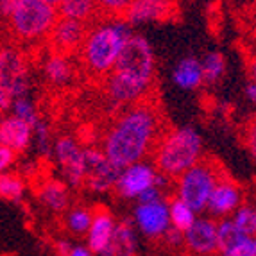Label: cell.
<instances>
[{
	"label": "cell",
	"mask_w": 256,
	"mask_h": 256,
	"mask_svg": "<svg viewBox=\"0 0 256 256\" xmlns=\"http://www.w3.org/2000/svg\"><path fill=\"white\" fill-rule=\"evenodd\" d=\"M168 129L162 104L156 94L140 102L122 108L111 118L100 136V149L111 163L124 168L144 162L152 154L154 147Z\"/></svg>",
	"instance_id": "obj_1"
},
{
	"label": "cell",
	"mask_w": 256,
	"mask_h": 256,
	"mask_svg": "<svg viewBox=\"0 0 256 256\" xmlns=\"http://www.w3.org/2000/svg\"><path fill=\"white\" fill-rule=\"evenodd\" d=\"M131 34L132 27L122 16H98L92 22L86 30L84 42L76 54L82 72L95 81H102L115 68L120 50Z\"/></svg>",
	"instance_id": "obj_2"
},
{
	"label": "cell",
	"mask_w": 256,
	"mask_h": 256,
	"mask_svg": "<svg viewBox=\"0 0 256 256\" xmlns=\"http://www.w3.org/2000/svg\"><path fill=\"white\" fill-rule=\"evenodd\" d=\"M150 158L156 170L170 180H178L202 158V138L192 126L168 128L158 140Z\"/></svg>",
	"instance_id": "obj_3"
},
{
	"label": "cell",
	"mask_w": 256,
	"mask_h": 256,
	"mask_svg": "<svg viewBox=\"0 0 256 256\" xmlns=\"http://www.w3.org/2000/svg\"><path fill=\"white\" fill-rule=\"evenodd\" d=\"M226 174V168L218 163V160L212 156L201 158L176 180V197L186 202L196 214H199L206 210L215 184Z\"/></svg>",
	"instance_id": "obj_4"
},
{
	"label": "cell",
	"mask_w": 256,
	"mask_h": 256,
	"mask_svg": "<svg viewBox=\"0 0 256 256\" xmlns=\"http://www.w3.org/2000/svg\"><path fill=\"white\" fill-rule=\"evenodd\" d=\"M58 18V9L45 0H27L6 20V26L14 42L42 43L47 42Z\"/></svg>",
	"instance_id": "obj_5"
},
{
	"label": "cell",
	"mask_w": 256,
	"mask_h": 256,
	"mask_svg": "<svg viewBox=\"0 0 256 256\" xmlns=\"http://www.w3.org/2000/svg\"><path fill=\"white\" fill-rule=\"evenodd\" d=\"M111 72L120 74L142 86L154 88L156 86V58H154L152 45L149 43V40L146 36L132 32L131 38L124 43L115 63V68Z\"/></svg>",
	"instance_id": "obj_6"
},
{
	"label": "cell",
	"mask_w": 256,
	"mask_h": 256,
	"mask_svg": "<svg viewBox=\"0 0 256 256\" xmlns=\"http://www.w3.org/2000/svg\"><path fill=\"white\" fill-rule=\"evenodd\" d=\"M52 158L60 166L63 181L70 188H84V147L72 134H61L54 140Z\"/></svg>",
	"instance_id": "obj_7"
},
{
	"label": "cell",
	"mask_w": 256,
	"mask_h": 256,
	"mask_svg": "<svg viewBox=\"0 0 256 256\" xmlns=\"http://www.w3.org/2000/svg\"><path fill=\"white\" fill-rule=\"evenodd\" d=\"M0 84L14 98L29 92V64L26 54L14 45H0Z\"/></svg>",
	"instance_id": "obj_8"
},
{
	"label": "cell",
	"mask_w": 256,
	"mask_h": 256,
	"mask_svg": "<svg viewBox=\"0 0 256 256\" xmlns=\"http://www.w3.org/2000/svg\"><path fill=\"white\" fill-rule=\"evenodd\" d=\"M118 166L106 158L100 147H84V188L90 192L104 194L113 190L120 176Z\"/></svg>",
	"instance_id": "obj_9"
},
{
	"label": "cell",
	"mask_w": 256,
	"mask_h": 256,
	"mask_svg": "<svg viewBox=\"0 0 256 256\" xmlns=\"http://www.w3.org/2000/svg\"><path fill=\"white\" fill-rule=\"evenodd\" d=\"M180 16L178 0H132L131 6L122 14L129 26L156 24V22H172Z\"/></svg>",
	"instance_id": "obj_10"
},
{
	"label": "cell",
	"mask_w": 256,
	"mask_h": 256,
	"mask_svg": "<svg viewBox=\"0 0 256 256\" xmlns=\"http://www.w3.org/2000/svg\"><path fill=\"white\" fill-rule=\"evenodd\" d=\"M86 30H88V26L82 22L60 16L47 38L48 48L60 54L76 56L84 42Z\"/></svg>",
	"instance_id": "obj_11"
},
{
	"label": "cell",
	"mask_w": 256,
	"mask_h": 256,
	"mask_svg": "<svg viewBox=\"0 0 256 256\" xmlns=\"http://www.w3.org/2000/svg\"><path fill=\"white\" fill-rule=\"evenodd\" d=\"M156 172H158L156 166L146 162H136L132 165L124 166L120 170L118 181L115 184L116 194L124 199H138L142 192L154 186Z\"/></svg>",
	"instance_id": "obj_12"
},
{
	"label": "cell",
	"mask_w": 256,
	"mask_h": 256,
	"mask_svg": "<svg viewBox=\"0 0 256 256\" xmlns=\"http://www.w3.org/2000/svg\"><path fill=\"white\" fill-rule=\"evenodd\" d=\"M184 235V248L190 254L214 256L218 252L217 244V222L214 218H196Z\"/></svg>",
	"instance_id": "obj_13"
},
{
	"label": "cell",
	"mask_w": 256,
	"mask_h": 256,
	"mask_svg": "<svg viewBox=\"0 0 256 256\" xmlns=\"http://www.w3.org/2000/svg\"><path fill=\"white\" fill-rule=\"evenodd\" d=\"M134 224L138 230L149 238H162V235L170 226V214H168V202L156 201L146 202L134 208Z\"/></svg>",
	"instance_id": "obj_14"
},
{
	"label": "cell",
	"mask_w": 256,
	"mask_h": 256,
	"mask_svg": "<svg viewBox=\"0 0 256 256\" xmlns=\"http://www.w3.org/2000/svg\"><path fill=\"white\" fill-rule=\"evenodd\" d=\"M242 204V188L236 181L226 174L217 181L214 192L210 196L206 210L217 218H226V215L235 214V210Z\"/></svg>",
	"instance_id": "obj_15"
},
{
	"label": "cell",
	"mask_w": 256,
	"mask_h": 256,
	"mask_svg": "<svg viewBox=\"0 0 256 256\" xmlns=\"http://www.w3.org/2000/svg\"><path fill=\"white\" fill-rule=\"evenodd\" d=\"M116 218L110 210L104 206L94 208V218H92L90 230L86 233V246L95 256H100L110 248L113 233H115Z\"/></svg>",
	"instance_id": "obj_16"
},
{
	"label": "cell",
	"mask_w": 256,
	"mask_h": 256,
	"mask_svg": "<svg viewBox=\"0 0 256 256\" xmlns=\"http://www.w3.org/2000/svg\"><path fill=\"white\" fill-rule=\"evenodd\" d=\"M0 144L9 147L14 154H24L32 146V128L6 113L0 118Z\"/></svg>",
	"instance_id": "obj_17"
},
{
	"label": "cell",
	"mask_w": 256,
	"mask_h": 256,
	"mask_svg": "<svg viewBox=\"0 0 256 256\" xmlns=\"http://www.w3.org/2000/svg\"><path fill=\"white\" fill-rule=\"evenodd\" d=\"M38 201L52 214H63L70 208V186L63 180L47 178L38 186Z\"/></svg>",
	"instance_id": "obj_18"
},
{
	"label": "cell",
	"mask_w": 256,
	"mask_h": 256,
	"mask_svg": "<svg viewBox=\"0 0 256 256\" xmlns=\"http://www.w3.org/2000/svg\"><path fill=\"white\" fill-rule=\"evenodd\" d=\"M74 56L52 52L43 61V76L48 84L52 86H66L76 76V64L72 61Z\"/></svg>",
	"instance_id": "obj_19"
},
{
	"label": "cell",
	"mask_w": 256,
	"mask_h": 256,
	"mask_svg": "<svg viewBox=\"0 0 256 256\" xmlns=\"http://www.w3.org/2000/svg\"><path fill=\"white\" fill-rule=\"evenodd\" d=\"M136 252H138V238L132 222L129 218L116 220L115 233H113L110 248L100 256H136Z\"/></svg>",
	"instance_id": "obj_20"
},
{
	"label": "cell",
	"mask_w": 256,
	"mask_h": 256,
	"mask_svg": "<svg viewBox=\"0 0 256 256\" xmlns=\"http://www.w3.org/2000/svg\"><path fill=\"white\" fill-rule=\"evenodd\" d=\"M172 81L181 90H197L201 84H204L201 60H197L194 56L183 58L180 63L176 64L174 74H172Z\"/></svg>",
	"instance_id": "obj_21"
},
{
	"label": "cell",
	"mask_w": 256,
	"mask_h": 256,
	"mask_svg": "<svg viewBox=\"0 0 256 256\" xmlns=\"http://www.w3.org/2000/svg\"><path fill=\"white\" fill-rule=\"evenodd\" d=\"M56 9H58V14L61 18L82 22L86 26H90L92 22H95L100 16L97 0H60Z\"/></svg>",
	"instance_id": "obj_22"
},
{
	"label": "cell",
	"mask_w": 256,
	"mask_h": 256,
	"mask_svg": "<svg viewBox=\"0 0 256 256\" xmlns=\"http://www.w3.org/2000/svg\"><path fill=\"white\" fill-rule=\"evenodd\" d=\"M27 192V183L16 172H0V199L6 202H20Z\"/></svg>",
	"instance_id": "obj_23"
},
{
	"label": "cell",
	"mask_w": 256,
	"mask_h": 256,
	"mask_svg": "<svg viewBox=\"0 0 256 256\" xmlns=\"http://www.w3.org/2000/svg\"><path fill=\"white\" fill-rule=\"evenodd\" d=\"M94 218V210L86 208V206H72L64 212V228L70 231L72 235L82 236L88 233Z\"/></svg>",
	"instance_id": "obj_24"
},
{
	"label": "cell",
	"mask_w": 256,
	"mask_h": 256,
	"mask_svg": "<svg viewBox=\"0 0 256 256\" xmlns=\"http://www.w3.org/2000/svg\"><path fill=\"white\" fill-rule=\"evenodd\" d=\"M201 68H202V81L206 84H215L226 74V58H224V54H220L217 50L208 52L201 60Z\"/></svg>",
	"instance_id": "obj_25"
},
{
	"label": "cell",
	"mask_w": 256,
	"mask_h": 256,
	"mask_svg": "<svg viewBox=\"0 0 256 256\" xmlns=\"http://www.w3.org/2000/svg\"><path fill=\"white\" fill-rule=\"evenodd\" d=\"M168 214H170V224L181 231H186L197 218L196 212H194L186 202L178 199V197H174V199L168 202Z\"/></svg>",
	"instance_id": "obj_26"
},
{
	"label": "cell",
	"mask_w": 256,
	"mask_h": 256,
	"mask_svg": "<svg viewBox=\"0 0 256 256\" xmlns=\"http://www.w3.org/2000/svg\"><path fill=\"white\" fill-rule=\"evenodd\" d=\"M242 231L233 224L231 218H220L217 222V244H218V252H224L228 249H231L235 244H238L244 238ZM217 252V254H218Z\"/></svg>",
	"instance_id": "obj_27"
},
{
	"label": "cell",
	"mask_w": 256,
	"mask_h": 256,
	"mask_svg": "<svg viewBox=\"0 0 256 256\" xmlns=\"http://www.w3.org/2000/svg\"><path fill=\"white\" fill-rule=\"evenodd\" d=\"M32 146L36 147V150H38V154L42 158H50L52 156L54 142H52L50 126H48L47 120L40 118L34 124V128H32Z\"/></svg>",
	"instance_id": "obj_28"
},
{
	"label": "cell",
	"mask_w": 256,
	"mask_h": 256,
	"mask_svg": "<svg viewBox=\"0 0 256 256\" xmlns=\"http://www.w3.org/2000/svg\"><path fill=\"white\" fill-rule=\"evenodd\" d=\"M9 115H13L14 118L24 120L30 128H34V124L40 120L38 108H36V104L27 95L14 98L13 104H11V110H9Z\"/></svg>",
	"instance_id": "obj_29"
},
{
	"label": "cell",
	"mask_w": 256,
	"mask_h": 256,
	"mask_svg": "<svg viewBox=\"0 0 256 256\" xmlns=\"http://www.w3.org/2000/svg\"><path fill=\"white\" fill-rule=\"evenodd\" d=\"M233 224L244 235L256 236V208L249 204H240L233 214Z\"/></svg>",
	"instance_id": "obj_30"
},
{
	"label": "cell",
	"mask_w": 256,
	"mask_h": 256,
	"mask_svg": "<svg viewBox=\"0 0 256 256\" xmlns=\"http://www.w3.org/2000/svg\"><path fill=\"white\" fill-rule=\"evenodd\" d=\"M132 0H97L98 13L100 16H122L126 13V9L131 6Z\"/></svg>",
	"instance_id": "obj_31"
},
{
	"label": "cell",
	"mask_w": 256,
	"mask_h": 256,
	"mask_svg": "<svg viewBox=\"0 0 256 256\" xmlns=\"http://www.w3.org/2000/svg\"><path fill=\"white\" fill-rule=\"evenodd\" d=\"M218 256H256V236H244L231 249L218 252Z\"/></svg>",
	"instance_id": "obj_32"
},
{
	"label": "cell",
	"mask_w": 256,
	"mask_h": 256,
	"mask_svg": "<svg viewBox=\"0 0 256 256\" xmlns=\"http://www.w3.org/2000/svg\"><path fill=\"white\" fill-rule=\"evenodd\" d=\"M242 142H244L246 150L251 154V158L256 162V118L246 124V128H244Z\"/></svg>",
	"instance_id": "obj_33"
},
{
	"label": "cell",
	"mask_w": 256,
	"mask_h": 256,
	"mask_svg": "<svg viewBox=\"0 0 256 256\" xmlns=\"http://www.w3.org/2000/svg\"><path fill=\"white\" fill-rule=\"evenodd\" d=\"M162 240L168 246V248L172 249H178V248H184V235H183V231L178 230V228H174L170 224L168 226V230L165 231L162 235Z\"/></svg>",
	"instance_id": "obj_34"
},
{
	"label": "cell",
	"mask_w": 256,
	"mask_h": 256,
	"mask_svg": "<svg viewBox=\"0 0 256 256\" xmlns=\"http://www.w3.org/2000/svg\"><path fill=\"white\" fill-rule=\"evenodd\" d=\"M16 156L18 154H14L9 147H6V146L0 144V172L11 170L13 165H14V162H16Z\"/></svg>",
	"instance_id": "obj_35"
},
{
	"label": "cell",
	"mask_w": 256,
	"mask_h": 256,
	"mask_svg": "<svg viewBox=\"0 0 256 256\" xmlns=\"http://www.w3.org/2000/svg\"><path fill=\"white\" fill-rule=\"evenodd\" d=\"M27 0H0V20H8L20 6L26 4Z\"/></svg>",
	"instance_id": "obj_36"
},
{
	"label": "cell",
	"mask_w": 256,
	"mask_h": 256,
	"mask_svg": "<svg viewBox=\"0 0 256 256\" xmlns=\"http://www.w3.org/2000/svg\"><path fill=\"white\" fill-rule=\"evenodd\" d=\"M156 201H162V192H160V188H156V186L147 188L146 192H142L140 196H138V202H140V204L156 202Z\"/></svg>",
	"instance_id": "obj_37"
},
{
	"label": "cell",
	"mask_w": 256,
	"mask_h": 256,
	"mask_svg": "<svg viewBox=\"0 0 256 256\" xmlns=\"http://www.w3.org/2000/svg\"><path fill=\"white\" fill-rule=\"evenodd\" d=\"M64 256H95V254L88 249V246H72Z\"/></svg>",
	"instance_id": "obj_38"
},
{
	"label": "cell",
	"mask_w": 256,
	"mask_h": 256,
	"mask_svg": "<svg viewBox=\"0 0 256 256\" xmlns=\"http://www.w3.org/2000/svg\"><path fill=\"white\" fill-rule=\"evenodd\" d=\"M248 76H249V81H252L256 84V54H251L248 58Z\"/></svg>",
	"instance_id": "obj_39"
},
{
	"label": "cell",
	"mask_w": 256,
	"mask_h": 256,
	"mask_svg": "<svg viewBox=\"0 0 256 256\" xmlns=\"http://www.w3.org/2000/svg\"><path fill=\"white\" fill-rule=\"evenodd\" d=\"M244 95L251 104H256V84L252 81H248L246 88H244Z\"/></svg>",
	"instance_id": "obj_40"
},
{
	"label": "cell",
	"mask_w": 256,
	"mask_h": 256,
	"mask_svg": "<svg viewBox=\"0 0 256 256\" xmlns=\"http://www.w3.org/2000/svg\"><path fill=\"white\" fill-rule=\"evenodd\" d=\"M45 2H47V4H50V6H54V8L60 4V0H45Z\"/></svg>",
	"instance_id": "obj_41"
},
{
	"label": "cell",
	"mask_w": 256,
	"mask_h": 256,
	"mask_svg": "<svg viewBox=\"0 0 256 256\" xmlns=\"http://www.w3.org/2000/svg\"><path fill=\"white\" fill-rule=\"evenodd\" d=\"M186 256H199V254H190V252H188V254Z\"/></svg>",
	"instance_id": "obj_42"
},
{
	"label": "cell",
	"mask_w": 256,
	"mask_h": 256,
	"mask_svg": "<svg viewBox=\"0 0 256 256\" xmlns=\"http://www.w3.org/2000/svg\"><path fill=\"white\" fill-rule=\"evenodd\" d=\"M2 116H4V113H2V111H0V118H2Z\"/></svg>",
	"instance_id": "obj_43"
},
{
	"label": "cell",
	"mask_w": 256,
	"mask_h": 256,
	"mask_svg": "<svg viewBox=\"0 0 256 256\" xmlns=\"http://www.w3.org/2000/svg\"><path fill=\"white\" fill-rule=\"evenodd\" d=\"M254 208H256V206H254Z\"/></svg>",
	"instance_id": "obj_44"
}]
</instances>
